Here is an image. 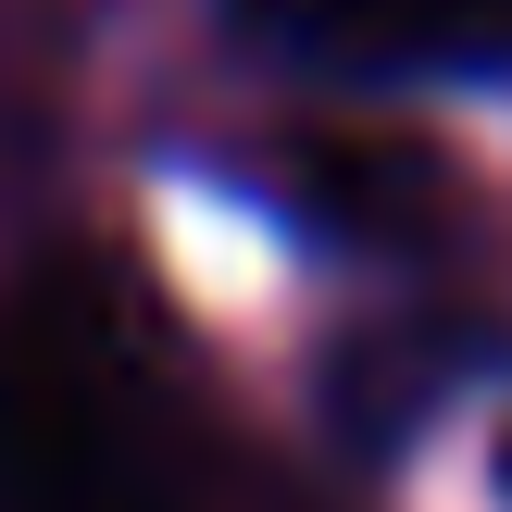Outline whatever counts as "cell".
Masks as SVG:
<instances>
[{
  "label": "cell",
  "instance_id": "1",
  "mask_svg": "<svg viewBox=\"0 0 512 512\" xmlns=\"http://www.w3.org/2000/svg\"><path fill=\"white\" fill-rule=\"evenodd\" d=\"M0 512H188L150 388L75 313L0 325Z\"/></svg>",
  "mask_w": 512,
  "mask_h": 512
},
{
  "label": "cell",
  "instance_id": "2",
  "mask_svg": "<svg viewBox=\"0 0 512 512\" xmlns=\"http://www.w3.org/2000/svg\"><path fill=\"white\" fill-rule=\"evenodd\" d=\"M263 38L363 75H488L512 63V0H238Z\"/></svg>",
  "mask_w": 512,
  "mask_h": 512
},
{
  "label": "cell",
  "instance_id": "3",
  "mask_svg": "<svg viewBox=\"0 0 512 512\" xmlns=\"http://www.w3.org/2000/svg\"><path fill=\"white\" fill-rule=\"evenodd\" d=\"M500 488H512V438H500Z\"/></svg>",
  "mask_w": 512,
  "mask_h": 512
}]
</instances>
